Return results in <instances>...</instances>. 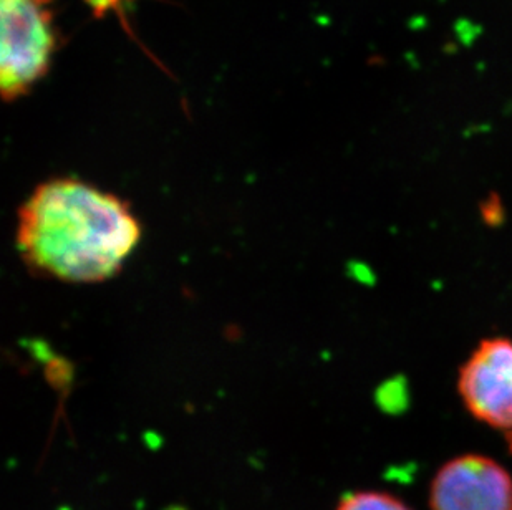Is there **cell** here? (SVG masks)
<instances>
[{"instance_id": "cell-1", "label": "cell", "mask_w": 512, "mask_h": 510, "mask_svg": "<svg viewBox=\"0 0 512 510\" xmlns=\"http://www.w3.org/2000/svg\"><path fill=\"white\" fill-rule=\"evenodd\" d=\"M143 237L133 207L77 178L39 184L17 211L15 249L32 274L100 284L120 274Z\"/></svg>"}, {"instance_id": "cell-2", "label": "cell", "mask_w": 512, "mask_h": 510, "mask_svg": "<svg viewBox=\"0 0 512 510\" xmlns=\"http://www.w3.org/2000/svg\"><path fill=\"white\" fill-rule=\"evenodd\" d=\"M0 87L14 102L49 72L57 50L54 0H0Z\"/></svg>"}, {"instance_id": "cell-3", "label": "cell", "mask_w": 512, "mask_h": 510, "mask_svg": "<svg viewBox=\"0 0 512 510\" xmlns=\"http://www.w3.org/2000/svg\"><path fill=\"white\" fill-rule=\"evenodd\" d=\"M458 391L474 418L506 436L512 453V342H481L459 370Z\"/></svg>"}, {"instance_id": "cell-4", "label": "cell", "mask_w": 512, "mask_h": 510, "mask_svg": "<svg viewBox=\"0 0 512 510\" xmlns=\"http://www.w3.org/2000/svg\"><path fill=\"white\" fill-rule=\"evenodd\" d=\"M431 510H512V477L499 462L458 456L441 466L430 487Z\"/></svg>"}, {"instance_id": "cell-5", "label": "cell", "mask_w": 512, "mask_h": 510, "mask_svg": "<svg viewBox=\"0 0 512 510\" xmlns=\"http://www.w3.org/2000/svg\"><path fill=\"white\" fill-rule=\"evenodd\" d=\"M335 510H411L405 502L387 492L358 491L347 494Z\"/></svg>"}]
</instances>
